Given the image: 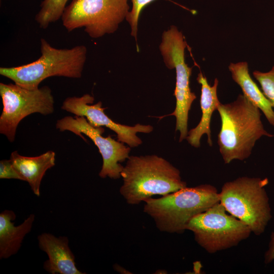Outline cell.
I'll return each mask as SVG.
<instances>
[{"instance_id": "277c9868", "label": "cell", "mask_w": 274, "mask_h": 274, "mask_svg": "<svg viewBox=\"0 0 274 274\" xmlns=\"http://www.w3.org/2000/svg\"><path fill=\"white\" fill-rule=\"evenodd\" d=\"M87 48L78 45L70 49L52 47L41 39V56L29 63L0 67V75L25 89L35 90L45 79L53 76L80 78L86 60Z\"/></svg>"}, {"instance_id": "8fae6325", "label": "cell", "mask_w": 274, "mask_h": 274, "mask_svg": "<svg viewBox=\"0 0 274 274\" xmlns=\"http://www.w3.org/2000/svg\"><path fill=\"white\" fill-rule=\"evenodd\" d=\"M94 100L93 96L89 94L79 97H68L63 102L61 109L76 116L86 118L94 127H108L117 134L118 141L130 147H138L142 143L141 139L136 135L138 132L148 133L153 131V127L150 125L137 124L130 126L114 122L105 114V108L101 107V101L92 105Z\"/></svg>"}, {"instance_id": "2e32d148", "label": "cell", "mask_w": 274, "mask_h": 274, "mask_svg": "<svg viewBox=\"0 0 274 274\" xmlns=\"http://www.w3.org/2000/svg\"><path fill=\"white\" fill-rule=\"evenodd\" d=\"M233 81L241 87L243 95L264 114L269 124L274 126V110L262 91L251 77L247 62L231 63L228 66Z\"/></svg>"}, {"instance_id": "30bf717a", "label": "cell", "mask_w": 274, "mask_h": 274, "mask_svg": "<svg viewBox=\"0 0 274 274\" xmlns=\"http://www.w3.org/2000/svg\"><path fill=\"white\" fill-rule=\"evenodd\" d=\"M56 127L60 131H71L86 141L81 134L83 133L93 141L102 158V165L99 173L100 178L118 179L121 177L124 166L120 162L129 157V147L115 140L111 136H102L104 129L101 127L92 126L83 116H76L74 118L66 116L57 120Z\"/></svg>"}, {"instance_id": "7c38bea8", "label": "cell", "mask_w": 274, "mask_h": 274, "mask_svg": "<svg viewBox=\"0 0 274 274\" xmlns=\"http://www.w3.org/2000/svg\"><path fill=\"white\" fill-rule=\"evenodd\" d=\"M39 248L48 256L44 269L50 274H84L76 266L75 257L67 236L44 232L38 236Z\"/></svg>"}, {"instance_id": "44dd1931", "label": "cell", "mask_w": 274, "mask_h": 274, "mask_svg": "<svg viewBox=\"0 0 274 274\" xmlns=\"http://www.w3.org/2000/svg\"><path fill=\"white\" fill-rule=\"evenodd\" d=\"M264 262L265 264L273 262L274 266V231L270 234L268 249L264 255Z\"/></svg>"}, {"instance_id": "7a4b0ae2", "label": "cell", "mask_w": 274, "mask_h": 274, "mask_svg": "<svg viewBox=\"0 0 274 274\" xmlns=\"http://www.w3.org/2000/svg\"><path fill=\"white\" fill-rule=\"evenodd\" d=\"M120 193L130 204H138L155 195L162 196L187 186L179 170L155 155L130 156L121 173Z\"/></svg>"}, {"instance_id": "e0dca14e", "label": "cell", "mask_w": 274, "mask_h": 274, "mask_svg": "<svg viewBox=\"0 0 274 274\" xmlns=\"http://www.w3.org/2000/svg\"><path fill=\"white\" fill-rule=\"evenodd\" d=\"M68 0H43L40 10L35 16V20L43 29L61 18Z\"/></svg>"}, {"instance_id": "6da1fadb", "label": "cell", "mask_w": 274, "mask_h": 274, "mask_svg": "<svg viewBox=\"0 0 274 274\" xmlns=\"http://www.w3.org/2000/svg\"><path fill=\"white\" fill-rule=\"evenodd\" d=\"M217 111L221 119L218 144L226 164L249 158L259 139L273 136L264 127L260 110L243 94L231 102L220 103Z\"/></svg>"}, {"instance_id": "5b68a950", "label": "cell", "mask_w": 274, "mask_h": 274, "mask_svg": "<svg viewBox=\"0 0 274 274\" xmlns=\"http://www.w3.org/2000/svg\"><path fill=\"white\" fill-rule=\"evenodd\" d=\"M267 178L242 177L225 183L219 194L220 202L228 213L260 235L272 218L265 187Z\"/></svg>"}, {"instance_id": "d6986e66", "label": "cell", "mask_w": 274, "mask_h": 274, "mask_svg": "<svg viewBox=\"0 0 274 274\" xmlns=\"http://www.w3.org/2000/svg\"><path fill=\"white\" fill-rule=\"evenodd\" d=\"M132 9L128 12L126 19L131 27V35L137 38L138 21L143 9L155 0H131Z\"/></svg>"}, {"instance_id": "4fadbf2b", "label": "cell", "mask_w": 274, "mask_h": 274, "mask_svg": "<svg viewBox=\"0 0 274 274\" xmlns=\"http://www.w3.org/2000/svg\"><path fill=\"white\" fill-rule=\"evenodd\" d=\"M197 81L201 85L200 99L201 117L197 125L188 132L186 140L192 146L198 148L200 145V139L206 134L208 136V143L210 146L213 145L210 124L213 112L217 110L220 102L217 96V87L219 81L217 78L214 84L210 86L206 77L200 72Z\"/></svg>"}, {"instance_id": "8992f818", "label": "cell", "mask_w": 274, "mask_h": 274, "mask_svg": "<svg viewBox=\"0 0 274 274\" xmlns=\"http://www.w3.org/2000/svg\"><path fill=\"white\" fill-rule=\"evenodd\" d=\"M129 12L128 0H72L61 19L67 31L84 27L97 39L115 32Z\"/></svg>"}, {"instance_id": "9c48e42d", "label": "cell", "mask_w": 274, "mask_h": 274, "mask_svg": "<svg viewBox=\"0 0 274 274\" xmlns=\"http://www.w3.org/2000/svg\"><path fill=\"white\" fill-rule=\"evenodd\" d=\"M0 95L3 105L0 133L11 142L14 141L17 126L23 118L33 113L47 115L54 112L53 96L47 86L29 90L15 83H1Z\"/></svg>"}, {"instance_id": "52a82bcc", "label": "cell", "mask_w": 274, "mask_h": 274, "mask_svg": "<svg viewBox=\"0 0 274 274\" xmlns=\"http://www.w3.org/2000/svg\"><path fill=\"white\" fill-rule=\"evenodd\" d=\"M226 212L219 201L193 217L186 226L197 243L209 253L235 247L252 233L245 223Z\"/></svg>"}, {"instance_id": "ba28073f", "label": "cell", "mask_w": 274, "mask_h": 274, "mask_svg": "<svg viewBox=\"0 0 274 274\" xmlns=\"http://www.w3.org/2000/svg\"><path fill=\"white\" fill-rule=\"evenodd\" d=\"M187 43L182 33L175 26L164 31L159 46L161 54L166 67L175 68L176 73L174 95L176 105L174 111L169 116L176 118V131L180 133L179 142L186 139L188 135V114L191 105L196 98L190 87V78L192 67L185 60V49Z\"/></svg>"}, {"instance_id": "5bb4252c", "label": "cell", "mask_w": 274, "mask_h": 274, "mask_svg": "<svg viewBox=\"0 0 274 274\" xmlns=\"http://www.w3.org/2000/svg\"><path fill=\"white\" fill-rule=\"evenodd\" d=\"M16 217L12 210H6L0 214V259H8L18 253L24 237L32 229L35 215L30 214L24 221L15 226Z\"/></svg>"}, {"instance_id": "9a60e30c", "label": "cell", "mask_w": 274, "mask_h": 274, "mask_svg": "<svg viewBox=\"0 0 274 274\" xmlns=\"http://www.w3.org/2000/svg\"><path fill=\"white\" fill-rule=\"evenodd\" d=\"M13 166L27 182L33 194L40 195V185L46 171L55 164V153L48 151L39 156L28 157L13 152L10 158Z\"/></svg>"}, {"instance_id": "3957f363", "label": "cell", "mask_w": 274, "mask_h": 274, "mask_svg": "<svg viewBox=\"0 0 274 274\" xmlns=\"http://www.w3.org/2000/svg\"><path fill=\"white\" fill-rule=\"evenodd\" d=\"M220 201L217 188L210 184L183 188L160 198L144 202V211L161 231L181 233L189 222Z\"/></svg>"}, {"instance_id": "ffe728a7", "label": "cell", "mask_w": 274, "mask_h": 274, "mask_svg": "<svg viewBox=\"0 0 274 274\" xmlns=\"http://www.w3.org/2000/svg\"><path fill=\"white\" fill-rule=\"evenodd\" d=\"M0 179H17L24 181L23 178L13 166L10 159L1 160Z\"/></svg>"}, {"instance_id": "ac0fdd59", "label": "cell", "mask_w": 274, "mask_h": 274, "mask_svg": "<svg viewBox=\"0 0 274 274\" xmlns=\"http://www.w3.org/2000/svg\"><path fill=\"white\" fill-rule=\"evenodd\" d=\"M253 75L260 84L263 93L274 108V66L266 72L255 71Z\"/></svg>"}]
</instances>
